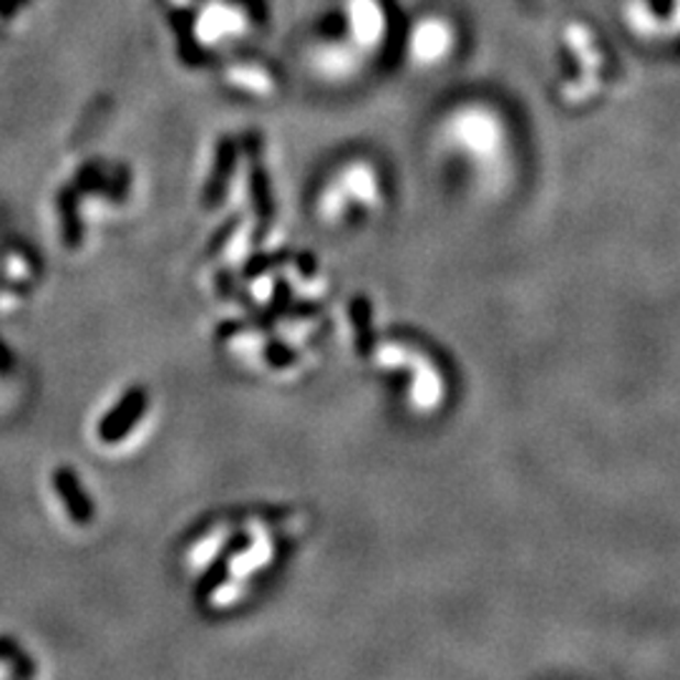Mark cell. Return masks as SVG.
<instances>
[{"mask_svg":"<svg viewBox=\"0 0 680 680\" xmlns=\"http://www.w3.org/2000/svg\"><path fill=\"white\" fill-rule=\"evenodd\" d=\"M365 54L348 39L320 41L310 48V66L326 81H346L361 72Z\"/></svg>","mask_w":680,"mask_h":680,"instance_id":"4","label":"cell"},{"mask_svg":"<svg viewBox=\"0 0 680 680\" xmlns=\"http://www.w3.org/2000/svg\"><path fill=\"white\" fill-rule=\"evenodd\" d=\"M625 21L643 39H650L652 33L658 31V21L652 19V13L648 11V6H645L643 0H630V3H627Z\"/></svg>","mask_w":680,"mask_h":680,"instance_id":"7","label":"cell"},{"mask_svg":"<svg viewBox=\"0 0 680 680\" xmlns=\"http://www.w3.org/2000/svg\"><path fill=\"white\" fill-rule=\"evenodd\" d=\"M346 8V39L355 43L365 56L386 39V13L379 0H343Z\"/></svg>","mask_w":680,"mask_h":680,"instance_id":"3","label":"cell"},{"mask_svg":"<svg viewBox=\"0 0 680 680\" xmlns=\"http://www.w3.org/2000/svg\"><path fill=\"white\" fill-rule=\"evenodd\" d=\"M453 43H457V33H453L451 23L439 19V15H426L412 29L408 56H412L416 66L431 68L449 58Z\"/></svg>","mask_w":680,"mask_h":680,"instance_id":"2","label":"cell"},{"mask_svg":"<svg viewBox=\"0 0 680 680\" xmlns=\"http://www.w3.org/2000/svg\"><path fill=\"white\" fill-rule=\"evenodd\" d=\"M250 29L248 11L232 0H207L195 23V39L202 46H224L245 39Z\"/></svg>","mask_w":680,"mask_h":680,"instance_id":"1","label":"cell"},{"mask_svg":"<svg viewBox=\"0 0 680 680\" xmlns=\"http://www.w3.org/2000/svg\"><path fill=\"white\" fill-rule=\"evenodd\" d=\"M142 408H144V394H139V391H136V394L129 396L124 404H121L117 412L109 416V421L103 424V429H101L103 439L117 441V436L124 434L129 426L134 424V416L142 412Z\"/></svg>","mask_w":680,"mask_h":680,"instance_id":"5","label":"cell"},{"mask_svg":"<svg viewBox=\"0 0 680 680\" xmlns=\"http://www.w3.org/2000/svg\"><path fill=\"white\" fill-rule=\"evenodd\" d=\"M56 486H58V492L66 496V507H68V512L74 514L76 522L89 519V507H86L84 494H78V484L74 482V474L66 472V469H64V472H58L56 474Z\"/></svg>","mask_w":680,"mask_h":680,"instance_id":"6","label":"cell"}]
</instances>
